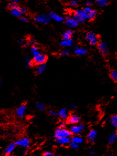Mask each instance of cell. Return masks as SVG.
<instances>
[{
    "mask_svg": "<svg viewBox=\"0 0 117 156\" xmlns=\"http://www.w3.org/2000/svg\"><path fill=\"white\" fill-rule=\"evenodd\" d=\"M73 18L79 23H84L87 20V14L83 9H77L75 11Z\"/></svg>",
    "mask_w": 117,
    "mask_h": 156,
    "instance_id": "cell-1",
    "label": "cell"
},
{
    "mask_svg": "<svg viewBox=\"0 0 117 156\" xmlns=\"http://www.w3.org/2000/svg\"><path fill=\"white\" fill-rule=\"evenodd\" d=\"M72 135L70 130L65 128L58 127L55 131V138L56 139L63 138V137H70Z\"/></svg>",
    "mask_w": 117,
    "mask_h": 156,
    "instance_id": "cell-2",
    "label": "cell"
},
{
    "mask_svg": "<svg viewBox=\"0 0 117 156\" xmlns=\"http://www.w3.org/2000/svg\"><path fill=\"white\" fill-rule=\"evenodd\" d=\"M86 39L87 42L92 45L98 44L100 42V38L98 35L92 32H89L86 34Z\"/></svg>",
    "mask_w": 117,
    "mask_h": 156,
    "instance_id": "cell-3",
    "label": "cell"
},
{
    "mask_svg": "<svg viewBox=\"0 0 117 156\" xmlns=\"http://www.w3.org/2000/svg\"><path fill=\"white\" fill-rule=\"evenodd\" d=\"M48 60V57L47 55L43 53H40L37 56L33 57L32 58V61L33 65H39L42 64H46Z\"/></svg>",
    "mask_w": 117,
    "mask_h": 156,
    "instance_id": "cell-4",
    "label": "cell"
},
{
    "mask_svg": "<svg viewBox=\"0 0 117 156\" xmlns=\"http://www.w3.org/2000/svg\"><path fill=\"white\" fill-rule=\"evenodd\" d=\"M99 51L104 56H107L109 52V48L107 42L105 40L100 41L97 44Z\"/></svg>",
    "mask_w": 117,
    "mask_h": 156,
    "instance_id": "cell-5",
    "label": "cell"
},
{
    "mask_svg": "<svg viewBox=\"0 0 117 156\" xmlns=\"http://www.w3.org/2000/svg\"><path fill=\"white\" fill-rule=\"evenodd\" d=\"M34 20L36 22L39 23L46 25L49 23L50 21V19L48 15L42 13V14H38L36 15L34 17Z\"/></svg>",
    "mask_w": 117,
    "mask_h": 156,
    "instance_id": "cell-6",
    "label": "cell"
},
{
    "mask_svg": "<svg viewBox=\"0 0 117 156\" xmlns=\"http://www.w3.org/2000/svg\"><path fill=\"white\" fill-rule=\"evenodd\" d=\"M65 25L67 28H74L77 27L79 25V23L75 20L73 17H70V16H67L66 18Z\"/></svg>",
    "mask_w": 117,
    "mask_h": 156,
    "instance_id": "cell-7",
    "label": "cell"
},
{
    "mask_svg": "<svg viewBox=\"0 0 117 156\" xmlns=\"http://www.w3.org/2000/svg\"><path fill=\"white\" fill-rule=\"evenodd\" d=\"M15 143L16 146H20L23 148H27L30 146V142L28 137H23V138L18 140L16 142H15Z\"/></svg>",
    "mask_w": 117,
    "mask_h": 156,
    "instance_id": "cell-8",
    "label": "cell"
},
{
    "mask_svg": "<svg viewBox=\"0 0 117 156\" xmlns=\"http://www.w3.org/2000/svg\"><path fill=\"white\" fill-rule=\"evenodd\" d=\"M83 129L84 126L82 124H76L71 126L70 131L72 134L78 135L83 131Z\"/></svg>",
    "mask_w": 117,
    "mask_h": 156,
    "instance_id": "cell-9",
    "label": "cell"
},
{
    "mask_svg": "<svg viewBox=\"0 0 117 156\" xmlns=\"http://www.w3.org/2000/svg\"><path fill=\"white\" fill-rule=\"evenodd\" d=\"M67 122L69 124L71 125H76L80 121V117L76 114H72L71 115H69L68 118H67Z\"/></svg>",
    "mask_w": 117,
    "mask_h": 156,
    "instance_id": "cell-10",
    "label": "cell"
},
{
    "mask_svg": "<svg viewBox=\"0 0 117 156\" xmlns=\"http://www.w3.org/2000/svg\"><path fill=\"white\" fill-rule=\"evenodd\" d=\"M26 110H27V106L25 104H23L21 105L18 107H17V109L16 110V114L17 116V117H18L20 118L23 117L25 113Z\"/></svg>",
    "mask_w": 117,
    "mask_h": 156,
    "instance_id": "cell-11",
    "label": "cell"
},
{
    "mask_svg": "<svg viewBox=\"0 0 117 156\" xmlns=\"http://www.w3.org/2000/svg\"><path fill=\"white\" fill-rule=\"evenodd\" d=\"M16 145L14 142L8 144L4 149V153L6 156L10 155L16 148Z\"/></svg>",
    "mask_w": 117,
    "mask_h": 156,
    "instance_id": "cell-12",
    "label": "cell"
},
{
    "mask_svg": "<svg viewBox=\"0 0 117 156\" xmlns=\"http://www.w3.org/2000/svg\"><path fill=\"white\" fill-rule=\"evenodd\" d=\"M49 18H50V20H52L54 21H56L57 22H61L64 21V18L58 15L57 13H55L54 11H51L49 12L48 15Z\"/></svg>",
    "mask_w": 117,
    "mask_h": 156,
    "instance_id": "cell-13",
    "label": "cell"
},
{
    "mask_svg": "<svg viewBox=\"0 0 117 156\" xmlns=\"http://www.w3.org/2000/svg\"><path fill=\"white\" fill-rule=\"evenodd\" d=\"M69 116V113L67 110L64 108L61 109L59 111L57 112V116L59 117L62 120L64 121L67 120Z\"/></svg>",
    "mask_w": 117,
    "mask_h": 156,
    "instance_id": "cell-14",
    "label": "cell"
},
{
    "mask_svg": "<svg viewBox=\"0 0 117 156\" xmlns=\"http://www.w3.org/2000/svg\"><path fill=\"white\" fill-rule=\"evenodd\" d=\"M73 44L74 40L72 38L69 39H62L60 43V45L61 46L65 48L71 47Z\"/></svg>",
    "mask_w": 117,
    "mask_h": 156,
    "instance_id": "cell-15",
    "label": "cell"
},
{
    "mask_svg": "<svg viewBox=\"0 0 117 156\" xmlns=\"http://www.w3.org/2000/svg\"><path fill=\"white\" fill-rule=\"evenodd\" d=\"M97 132L96 130H91L87 135V139L90 142H94L95 141V140L97 137Z\"/></svg>",
    "mask_w": 117,
    "mask_h": 156,
    "instance_id": "cell-16",
    "label": "cell"
},
{
    "mask_svg": "<svg viewBox=\"0 0 117 156\" xmlns=\"http://www.w3.org/2000/svg\"><path fill=\"white\" fill-rule=\"evenodd\" d=\"M56 141L58 144L64 146L70 144L71 142V139H70V137H63V138L56 139Z\"/></svg>",
    "mask_w": 117,
    "mask_h": 156,
    "instance_id": "cell-17",
    "label": "cell"
},
{
    "mask_svg": "<svg viewBox=\"0 0 117 156\" xmlns=\"http://www.w3.org/2000/svg\"><path fill=\"white\" fill-rule=\"evenodd\" d=\"M74 32L73 30L71 29H67L62 33V39H71L73 36Z\"/></svg>",
    "mask_w": 117,
    "mask_h": 156,
    "instance_id": "cell-18",
    "label": "cell"
},
{
    "mask_svg": "<svg viewBox=\"0 0 117 156\" xmlns=\"http://www.w3.org/2000/svg\"><path fill=\"white\" fill-rule=\"evenodd\" d=\"M75 54L77 56H83L87 53V50L83 47H79L77 49L74 50Z\"/></svg>",
    "mask_w": 117,
    "mask_h": 156,
    "instance_id": "cell-19",
    "label": "cell"
},
{
    "mask_svg": "<svg viewBox=\"0 0 117 156\" xmlns=\"http://www.w3.org/2000/svg\"><path fill=\"white\" fill-rule=\"evenodd\" d=\"M47 65L46 64H42V65H37V68L35 69V73L38 75H41L46 70Z\"/></svg>",
    "mask_w": 117,
    "mask_h": 156,
    "instance_id": "cell-20",
    "label": "cell"
},
{
    "mask_svg": "<svg viewBox=\"0 0 117 156\" xmlns=\"http://www.w3.org/2000/svg\"><path fill=\"white\" fill-rule=\"evenodd\" d=\"M11 15L13 17L16 18H20L22 17V13L20 11V7L18 6L17 8L13 9V10L11 11Z\"/></svg>",
    "mask_w": 117,
    "mask_h": 156,
    "instance_id": "cell-21",
    "label": "cell"
},
{
    "mask_svg": "<svg viewBox=\"0 0 117 156\" xmlns=\"http://www.w3.org/2000/svg\"><path fill=\"white\" fill-rule=\"evenodd\" d=\"M117 136L115 132H113L109 136L108 138V143L109 144H113L116 141Z\"/></svg>",
    "mask_w": 117,
    "mask_h": 156,
    "instance_id": "cell-22",
    "label": "cell"
},
{
    "mask_svg": "<svg viewBox=\"0 0 117 156\" xmlns=\"http://www.w3.org/2000/svg\"><path fill=\"white\" fill-rule=\"evenodd\" d=\"M30 53L32 55L33 57L37 56L39 54L41 53V52H40V50L37 46H36L35 45H33L32 47L30 48Z\"/></svg>",
    "mask_w": 117,
    "mask_h": 156,
    "instance_id": "cell-23",
    "label": "cell"
},
{
    "mask_svg": "<svg viewBox=\"0 0 117 156\" xmlns=\"http://www.w3.org/2000/svg\"><path fill=\"white\" fill-rule=\"evenodd\" d=\"M71 141L75 142V143H77L78 145H80L81 143H83V139L82 138V137H81L80 136L76 135V136L72 137L71 139Z\"/></svg>",
    "mask_w": 117,
    "mask_h": 156,
    "instance_id": "cell-24",
    "label": "cell"
},
{
    "mask_svg": "<svg viewBox=\"0 0 117 156\" xmlns=\"http://www.w3.org/2000/svg\"><path fill=\"white\" fill-rule=\"evenodd\" d=\"M25 63L27 67L28 68H30L33 65V61H32V58H31L30 56H27L25 57Z\"/></svg>",
    "mask_w": 117,
    "mask_h": 156,
    "instance_id": "cell-25",
    "label": "cell"
},
{
    "mask_svg": "<svg viewBox=\"0 0 117 156\" xmlns=\"http://www.w3.org/2000/svg\"><path fill=\"white\" fill-rule=\"evenodd\" d=\"M35 107L39 111H44L46 110V105L42 101H38L35 104Z\"/></svg>",
    "mask_w": 117,
    "mask_h": 156,
    "instance_id": "cell-26",
    "label": "cell"
},
{
    "mask_svg": "<svg viewBox=\"0 0 117 156\" xmlns=\"http://www.w3.org/2000/svg\"><path fill=\"white\" fill-rule=\"evenodd\" d=\"M96 3L100 7H104L109 4V1L107 0H97Z\"/></svg>",
    "mask_w": 117,
    "mask_h": 156,
    "instance_id": "cell-27",
    "label": "cell"
},
{
    "mask_svg": "<svg viewBox=\"0 0 117 156\" xmlns=\"http://www.w3.org/2000/svg\"><path fill=\"white\" fill-rule=\"evenodd\" d=\"M97 15V12L96 10H92L87 13V20L89 21L93 20L96 17Z\"/></svg>",
    "mask_w": 117,
    "mask_h": 156,
    "instance_id": "cell-28",
    "label": "cell"
},
{
    "mask_svg": "<svg viewBox=\"0 0 117 156\" xmlns=\"http://www.w3.org/2000/svg\"><path fill=\"white\" fill-rule=\"evenodd\" d=\"M109 123L110 125L114 127V128H116L117 126V116L116 115H114L112 116L110 120H109Z\"/></svg>",
    "mask_w": 117,
    "mask_h": 156,
    "instance_id": "cell-29",
    "label": "cell"
},
{
    "mask_svg": "<svg viewBox=\"0 0 117 156\" xmlns=\"http://www.w3.org/2000/svg\"><path fill=\"white\" fill-rule=\"evenodd\" d=\"M70 54V50L68 48H65L64 50H61V51L60 52V55L62 57H67L69 56Z\"/></svg>",
    "mask_w": 117,
    "mask_h": 156,
    "instance_id": "cell-30",
    "label": "cell"
},
{
    "mask_svg": "<svg viewBox=\"0 0 117 156\" xmlns=\"http://www.w3.org/2000/svg\"><path fill=\"white\" fill-rule=\"evenodd\" d=\"M111 79L114 81L117 80V71L115 70H112L109 74Z\"/></svg>",
    "mask_w": 117,
    "mask_h": 156,
    "instance_id": "cell-31",
    "label": "cell"
},
{
    "mask_svg": "<svg viewBox=\"0 0 117 156\" xmlns=\"http://www.w3.org/2000/svg\"><path fill=\"white\" fill-rule=\"evenodd\" d=\"M18 6V4L15 3H12V2H10L7 5V8L8 10H10V11L13 10L16 8H17Z\"/></svg>",
    "mask_w": 117,
    "mask_h": 156,
    "instance_id": "cell-32",
    "label": "cell"
},
{
    "mask_svg": "<svg viewBox=\"0 0 117 156\" xmlns=\"http://www.w3.org/2000/svg\"><path fill=\"white\" fill-rule=\"evenodd\" d=\"M69 4L71 7H77L79 4V2L76 0H72L70 2Z\"/></svg>",
    "mask_w": 117,
    "mask_h": 156,
    "instance_id": "cell-33",
    "label": "cell"
},
{
    "mask_svg": "<svg viewBox=\"0 0 117 156\" xmlns=\"http://www.w3.org/2000/svg\"><path fill=\"white\" fill-rule=\"evenodd\" d=\"M70 145L71 146V147L73 148V149H77L79 148V145L75 143V142H71V141L70 142Z\"/></svg>",
    "mask_w": 117,
    "mask_h": 156,
    "instance_id": "cell-34",
    "label": "cell"
},
{
    "mask_svg": "<svg viewBox=\"0 0 117 156\" xmlns=\"http://www.w3.org/2000/svg\"><path fill=\"white\" fill-rule=\"evenodd\" d=\"M49 114L50 115V116H57V112H56V111H54V110H49Z\"/></svg>",
    "mask_w": 117,
    "mask_h": 156,
    "instance_id": "cell-35",
    "label": "cell"
},
{
    "mask_svg": "<svg viewBox=\"0 0 117 156\" xmlns=\"http://www.w3.org/2000/svg\"><path fill=\"white\" fill-rule=\"evenodd\" d=\"M20 18V20H21V21L22 22H23V23H27V22H28L27 18L24 17V16H22Z\"/></svg>",
    "mask_w": 117,
    "mask_h": 156,
    "instance_id": "cell-36",
    "label": "cell"
},
{
    "mask_svg": "<svg viewBox=\"0 0 117 156\" xmlns=\"http://www.w3.org/2000/svg\"><path fill=\"white\" fill-rule=\"evenodd\" d=\"M43 156H54V154L51 152L47 151V152H46L43 153Z\"/></svg>",
    "mask_w": 117,
    "mask_h": 156,
    "instance_id": "cell-37",
    "label": "cell"
},
{
    "mask_svg": "<svg viewBox=\"0 0 117 156\" xmlns=\"http://www.w3.org/2000/svg\"><path fill=\"white\" fill-rule=\"evenodd\" d=\"M85 3H86V5L87 7H91L92 6H93V2L92 1H86Z\"/></svg>",
    "mask_w": 117,
    "mask_h": 156,
    "instance_id": "cell-38",
    "label": "cell"
},
{
    "mask_svg": "<svg viewBox=\"0 0 117 156\" xmlns=\"http://www.w3.org/2000/svg\"><path fill=\"white\" fill-rule=\"evenodd\" d=\"M66 126V123L64 121H62L59 123V127L60 128H65Z\"/></svg>",
    "mask_w": 117,
    "mask_h": 156,
    "instance_id": "cell-39",
    "label": "cell"
},
{
    "mask_svg": "<svg viewBox=\"0 0 117 156\" xmlns=\"http://www.w3.org/2000/svg\"><path fill=\"white\" fill-rule=\"evenodd\" d=\"M76 108V106L75 105L73 104H71L69 105V109L70 110H74Z\"/></svg>",
    "mask_w": 117,
    "mask_h": 156,
    "instance_id": "cell-40",
    "label": "cell"
},
{
    "mask_svg": "<svg viewBox=\"0 0 117 156\" xmlns=\"http://www.w3.org/2000/svg\"><path fill=\"white\" fill-rule=\"evenodd\" d=\"M20 2V0H11V1H10V2L15 3H16V4L19 3Z\"/></svg>",
    "mask_w": 117,
    "mask_h": 156,
    "instance_id": "cell-41",
    "label": "cell"
},
{
    "mask_svg": "<svg viewBox=\"0 0 117 156\" xmlns=\"http://www.w3.org/2000/svg\"><path fill=\"white\" fill-rule=\"evenodd\" d=\"M18 43L20 44H22L24 43V40L22 39H20L18 40Z\"/></svg>",
    "mask_w": 117,
    "mask_h": 156,
    "instance_id": "cell-42",
    "label": "cell"
},
{
    "mask_svg": "<svg viewBox=\"0 0 117 156\" xmlns=\"http://www.w3.org/2000/svg\"><path fill=\"white\" fill-rule=\"evenodd\" d=\"M2 79H1V78H0V88H1V86L2 85Z\"/></svg>",
    "mask_w": 117,
    "mask_h": 156,
    "instance_id": "cell-43",
    "label": "cell"
},
{
    "mask_svg": "<svg viewBox=\"0 0 117 156\" xmlns=\"http://www.w3.org/2000/svg\"><path fill=\"white\" fill-rule=\"evenodd\" d=\"M90 154H94V151H91V152H90Z\"/></svg>",
    "mask_w": 117,
    "mask_h": 156,
    "instance_id": "cell-44",
    "label": "cell"
},
{
    "mask_svg": "<svg viewBox=\"0 0 117 156\" xmlns=\"http://www.w3.org/2000/svg\"><path fill=\"white\" fill-rule=\"evenodd\" d=\"M109 156H115V155H113V154H110V155H109Z\"/></svg>",
    "mask_w": 117,
    "mask_h": 156,
    "instance_id": "cell-45",
    "label": "cell"
},
{
    "mask_svg": "<svg viewBox=\"0 0 117 156\" xmlns=\"http://www.w3.org/2000/svg\"><path fill=\"white\" fill-rule=\"evenodd\" d=\"M54 156H60V155H54Z\"/></svg>",
    "mask_w": 117,
    "mask_h": 156,
    "instance_id": "cell-46",
    "label": "cell"
}]
</instances>
